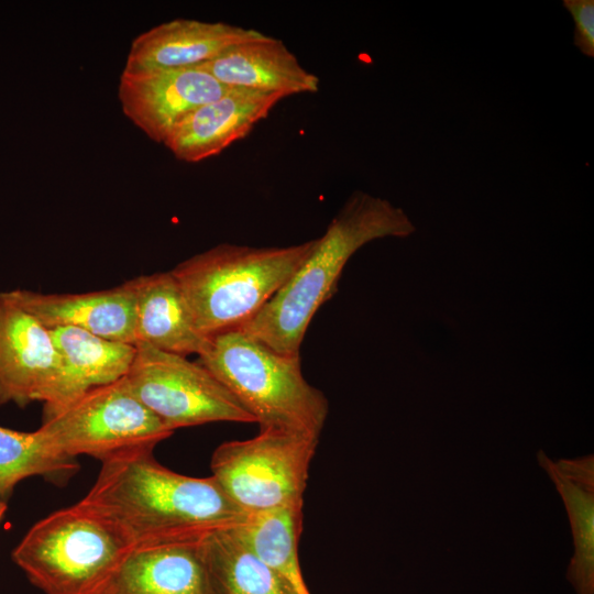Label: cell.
Wrapping results in <instances>:
<instances>
[{
	"instance_id": "1",
	"label": "cell",
	"mask_w": 594,
	"mask_h": 594,
	"mask_svg": "<svg viewBox=\"0 0 594 594\" xmlns=\"http://www.w3.org/2000/svg\"><path fill=\"white\" fill-rule=\"evenodd\" d=\"M145 448L101 462L97 480L78 504L128 549L200 543L238 528L249 515L215 477H193L162 465Z\"/></svg>"
},
{
	"instance_id": "2",
	"label": "cell",
	"mask_w": 594,
	"mask_h": 594,
	"mask_svg": "<svg viewBox=\"0 0 594 594\" xmlns=\"http://www.w3.org/2000/svg\"><path fill=\"white\" fill-rule=\"evenodd\" d=\"M415 231L402 208L355 190L285 285L239 330L279 353L299 354L312 317L334 295L350 257L373 240Z\"/></svg>"
},
{
	"instance_id": "3",
	"label": "cell",
	"mask_w": 594,
	"mask_h": 594,
	"mask_svg": "<svg viewBox=\"0 0 594 594\" xmlns=\"http://www.w3.org/2000/svg\"><path fill=\"white\" fill-rule=\"evenodd\" d=\"M315 240L284 248L221 243L170 270L208 339L251 321L306 260Z\"/></svg>"
},
{
	"instance_id": "4",
	"label": "cell",
	"mask_w": 594,
	"mask_h": 594,
	"mask_svg": "<svg viewBox=\"0 0 594 594\" xmlns=\"http://www.w3.org/2000/svg\"><path fill=\"white\" fill-rule=\"evenodd\" d=\"M198 362L229 389L260 429L320 437L328 400L304 377L299 354L279 353L244 331L232 330L211 338Z\"/></svg>"
},
{
	"instance_id": "5",
	"label": "cell",
	"mask_w": 594,
	"mask_h": 594,
	"mask_svg": "<svg viewBox=\"0 0 594 594\" xmlns=\"http://www.w3.org/2000/svg\"><path fill=\"white\" fill-rule=\"evenodd\" d=\"M127 549L77 503L34 524L12 559L45 594H99Z\"/></svg>"
},
{
	"instance_id": "6",
	"label": "cell",
	"mask_w": 594,
	"mask_h": 594,
	"mask_svg": "<svg viewBox=\"0 0 594 594\" xmlns=\"http://www.w3.org/2000/svg\"><path fill=\"white\" fill-rule=\"evenodd\" d=\"M319 438L265 428L246 440L221 443L210 469L230 499L245 514L304 506L308 471Z\"/></svg>"
},
{
	"instance_id": "7",
	"label": "cell",
	"mask_w": 594,
	"mask_h": 594,
	"mask_svg": "<svg viewBox=\"0 0 594 594\" xmlns=\"http://www.w3.org/2000/svg\"><path fill=\"white\" fill-rule=\"evenodd\" d=\"M59 453L101 462L138 449H154L174 431L132 393L125 376L98 386L44 417L38 428Z\"/></svg>"
},
{
	"instance_id": "8",
	"label": "cell",
	"mask_w": 594,
	"mask_h": 594,
	"mask_svg": "<svg viewBox=\"0 0 594 594\" xmlns=\"http://www.w3.org/2000/svg\"><path fill=\"white\" fill-rule=\"evenodd\" d=\"M128 385L168 429L208 422H255L229 389L199 362L136 344Z\"/></svg>"
},
{
	"instance_id": "9",
	"label": "cell",
	"mask_w": 594,
	"mask_h": 594,
	"mask_svg": "<svg viewBox=\"0 0 594 594\" xmlns=\"http://www.w3.org/2000/svg\"><path fill=\"white\" fill-rule=\"evenodd\" d=\"M63 363L51 330L0 292V404L48 403Z\"/></svg>"
},
{
	"instance_id": "10",
	"label": "cell",
	"mask_w": 594,
	"mask_h": 594,
	"mask_svg": "<svg viewBox=\"0 0 594 594\" xmlns=\"http://www.w3.org/2000/svg\"><path fill=\"white\" fill-rule=\"evenodd\" d=\"M228 89L198 67L123 69L118 98L124 116L151 140L163 143L187 114Z\"/></svg>"
},
{
	"instance_id": "11",
	"label": "cell",
	"mask_w": 594,
	"mask_h": 594,
	"mask_svg": "<svg viewBox=\"0 0 594 594\" xmlns=\"http://www.w3.org/2000/svg\"><path fill=\"white\" fill-rule=\"evenodd\" d=\"M284 97L229 87L220 98L187 114L163 144L179 161L196 163L219 155L245 138Z\"/></svg>"
},
{
	"instance_id": "12",
	"label": "cell",
	"mask_w": 594,
	"mask_h": 594,
	"mask_svg": "<svg viewBox=\"0 0 594 594\" xmlns=\"http://www.w3.org/2000/svg\"><path fill=\"white\" fill-rule=\"evenodd\" d=\"M264 33L224 22L175 19L136 36L127 56L125 70L198 67L229 48Z\"/></svg>"
},
{
	"instance_id": "13",
	"label": "cell",
	"mask_w": 594,
	"mask_h": 594,
	"mask_svg": "<svg viewBox=\"0 0 594 594\" xmlns=\"http://www.w3.org/2000/svg\"><path fill=\"white\" fill-rule=\"evenodd\" d=\"M8 293L48 329L74 327L134 344V293L130 279L113 288L88 293L44 294L28 289Z\"/></svg>"
},
{
	"instance_id": "14",
	"label": "cell",
	"mask_w": 594,
	"mask_h": 594,
	"mask_svg": "<svg viewBox=\"0 0 594 594\" xmlns=\"http://www.w3.org/2000/svg\"><path fill=\"white\" fill-rule=\"evenodd\" d=\"M99 594H218L201 542L127 549Z\"/></svg>"
},
{
	"instance_id": "15",
	"label": "cell",
	"mask_w": 594,
	"mask_h": 594,
	"mask_svg": "<svg viewBox=\"0 0 594 594\" xmlns=\"http://www.w3.org/2000/svg\"><path fill=\"white\" fill-rule=\"evenodd\" d=\"M134 293V344L188 356L209 346L196 327L187 301L172 272L130 279Z\"/></svg>"
},
{
	"instance_id": "16",
	"label": "cell",
	"mask_w": 594,
	"mask_h": 594,
	"mask_svg": "<svg viewBox=\"0 0 594 594\" xmlns=\"http://www.w3.org/2000/svg\"><path fill=\"white\" fill-rule=\"evenodd\" d=\"M198 68L227 87L277 94L284 98L319 90V78L304 68L280 40L266 34L238 44Z\"/></svg>"
},
{
	"instance_id": "17",
	"label": "cell",
	"mask_w": 594,
	"mask_h": 594,
	"mask_svg": "<svg viewBox=\"0 0 594 594\" xmlns=\"http://www.w3.org/2000/svg\"><path fill=\"white\" fill-rule=\"evenodd\" d=\"M61 355L63 373L44 417L65 407L87 391L124 377L134 361L136 346L74 327L50 329Z\"/></svg>"
},
{
	"instance_id": "18",
	"label": "cell",
	"mask_w": 594,
	"mask_h": 594,
	"mask_svg": "<svg viewBox=\"0 0 594 594\" xmlns=\"http://www.w3.org/2000/svg\"><path fill=\"white\" fill-rule=\"evenodd\" d=\"M537 460L553 482L569 517L574 552L566 578L576 594H594V457L554 461L539 450Z\"/></svg>"
},
{
	"instance_id": "19",
	"label": "cell",
	"mask_w": 594,
	"mask_h": 594,
	"mask_svg": "<svg viewBox=\"0 0 594 594\" xmlns=\"http://www.w3.org/2000/svg\"><path fill=\"white\" fill-rule=\"evenodd\" d=\"M201 550L218 594H296L250 549L237 528L208 537Z\"/></svg>"
},
{
	"instance_id": "20",
	"label": "cell",
	"mask_w": 594,
	"mask_h": 594,
	"mask_svg": "<svg viewBox=\"0 0 594 594\" xmlns=\"http://www.w3.org/2000/svg\"><path fill=\"white\" fill-rule=\"evenodd\" d=\"M302 506H286L249 515L237 531L255 554L282 575L296 594H310L301 574L298 541Z\"/></svg>"
},
{
	"instance_id": "21",
	"label": "cell",
	"mask_w": 594,
	"mask_h": 594,
	"mask_svg": "<svg viewBox=\"0 0 594 594\" xmlns=\"http://www.w3.org/2000/svg\"><path fill=\"white\" fill-rule=\"evenodd\" d=\"M77 469L76 459L56 451L40 429L25 432L0 426V501L28 477L66 480Z\"/></svg>"
},
{
	"instance_id": "22",
	"label": "cell",
	"mask_w": 594,
	"mask_h": 594,
	"mask_svg": "<svg viewBox=\"0 0 594 594\" xmlns=\"http://www.w3.org/2000/svg\"><path fill=\"white\" fill-rule=\"evenodd\" d=\"M574 21L573 45L586 57H594V1L563 0Z\"/></svg>"
},
{
	"instance_id": "23",
	"label": "cell",
	"mask_w": 594,
	"mask_h": 594,
	"mask_svg": "<svg viewBox=\"0 0 594 594\" xmlns=\"http://www.w3.org/2000/svg\"><path fill=\"white\" fill-rule=\"evenodd\" d=\"M6 509H7V506L4 504V502L0 501V521L6 513Z\"/></svg>"
}]
</instances>
